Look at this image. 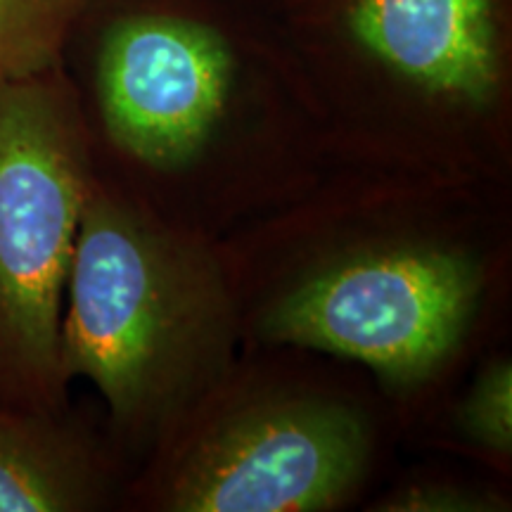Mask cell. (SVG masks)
I'll return each instance as SVG.
<instances>
[{
    "instance_id": "6da1fadb",
    "label": "cell",
    "mask_w": 512,
    "mask_h": 512,
    "mask_svg": "<svg viewBox=\"0 0 512 512\" xmlns=\"http://www.w3.org/2000/svg\"><path fill=\"white\" fill-rule=\"evenodd\" d=\"M64 299V380L91 382L126 437L162 444L230 375L242 316L219 252L98 176Z\"/></svg>"
},
{
    "instance_id": "7a4b0ae2",
    "label": "cell",
    "mask_w": 512,
    "mask_h": 512,
    "mask_svg": "<svg viewBox=\"0 0 512 512\" xmlns=\"http://www.w3.org/2000/svg\"><path fill=\"white\" fill-rule=\"evenodd\" d=\"M339 221L256 294L242 325L268 344L349 358L389 389L430 382L460 349L486 290L484 252L446 223Z\"/></svg>"
},
{
    "instance_id": "3957f363",
    "label": "cell",
    "mask_w": 512,
    "mask_h": 512,
    "mask_svg": "<svg viewBox=\"0 0 512 512\" xmlns=\"http://www.w3.org/2000/svg\"><path fill=\"white\" fill-rule=\"evenodd\" d=\"M95 178L91 138L55 72L0 86V403L60 413L64 294L83 202Z\"/></svg>"
},
{
    "instance_id": "277c9868",
    "label": "cell",
    "mask_w": 512,
    "mask_h": 512,
    "mask_svg": "<svg viewBox=\"0 0 512 512\" xmlns=\"http://www.w3.org/2000/svg\"><path fill=\"white\" fill-rule=\"evenodd\" d=\"M223 382L159 444V510L320 512L361 489L375 448L361 408L297 389L230 396Z\"/></svg>"
},
{
    "instance_id": "5b68a950",
    "label": "cell",
    "mask_w": 512,
    "mask_h": 512,
    "mask_svg": "<svg viewBox=\"0 0 512 512\" xmlns=\"http://www.w3.org/2000/svg\"><path fill=\"white\" fill-rule=\"evenodd\" d=\"M238 64L221 31L176 15L121 17L95 69L102 131L152 185L219 181Z\"/></svg>"
},
{
    "instance_id": "8992f818",
    "label": "cell",
    "mask_w": 512,
    "mask_h": 512,
    "mask_svg": "<svg viewBox=\"0 0 512 512\" xmlns=\"http://www.w3.org/2000/svg\"><path fill=\"white\" fill-rule=\"evenodd\" d=\"M351 43L430 110L441 181L484 162L470 133L496 105L501 55L494 0H349Z\"/></svg>"
},
{
    "instance_id": "52a82bcc",
    "label": "cell",
    "mask_w": 512,
    "mask_h": 512,
    "mask_svg": "<svg viewBox=\"0 0 512 512\" xmlns=\"http://www.w3.org/2000/svg\"><path fill=\"white\" fill-rule=\"evenodd\" d=\"M105 489V470L91 448L55 413L0 403V512L93 510Z\"/></svg>"
},
{
    "instance_id": "ba28073f",
    "label": "cell",
    "mask_w": 512,
    "mask_h": 512,
    "mask_svg": "<svg viewBox=\"0 0 512 512\" xmlns=\"http://www.w3.org/2000/svg\"><path fill=\"white\" fill-rule=\"evenodd\" d=\"M86 0H0V86L55 72Z\"/></svg>"
},
{
    "instance_id": "9c48e42d",
    "label": "cell",
    "mask_w": 512,
    "mask_h": 512,
    "mask_svg": "<svg viewBox=\"0 0 512 512\" xmlns=\"http://www.w3.org/2000/svg\"><path fill=\"white\" fill-rule=\"evenodd\" d=\"M460 434L494 456L512 451V366L496 358L479 370L456 411Z\"/></svg>"
},
{
    "instance_id": "30bf717a",
    "label": "cell",
    "mask_w": 512,
    "mask_h": 512,
    "mask_svg": "<svg viewBox=\"0 0 512 512\" xmlns=\"http://www.w3.org/2000/svg\"><path fill=\"white\" fill-rule=\"evenodd\" d=\"M501 508H505L501 496L458 484L403 486L377 505V510L392 512H489Z\"/></svg>"
}]
</instances>
